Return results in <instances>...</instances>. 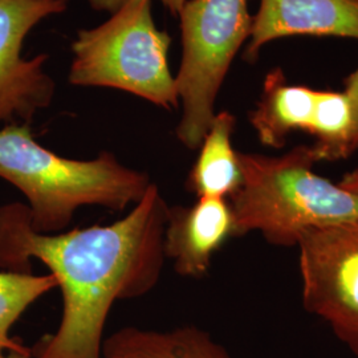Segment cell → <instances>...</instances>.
Returning a JSON list of instances; mask_svg holds the SVG:
<instances>
[{"label":"cell","mask_w":358,"mask_h":358,"mask_svg":"<svg viewBox=\"0 0 358 358\" xmlns=\"http://www.w3.org/2000/svg\"><path fill=\"white\" fill-rule=\"evenodd\" d=\"M167 211L154 182L128 215L108 226L40 234L27 205L0 206L1 271L32 273L31 259H38L63 294L56 332L31 349V358H103L105 324L115 301L140 299L161 279Z\"/></svg>","instance_id":"cell-1"},{"label":"cell","mask_w":358,"mask_h":358,"mask_svg":"<svg viewBox=\"0 0 358 358\" xmlns=\"http://www.w3.org/2000/svg\"><path fill=\"white\" fill-rule=\"evenodd\" d=\"M0 178L26 196L31 226L40 234L63 232L81 207L125 211L153 183L149 174L125 166L110 152L93 159L53 153L34 138L28 124L0 129Z\"/></svg>","instance_id":"cell-2"},{"label":"cell","mask_w":358,"mask_h":358,"mask_svg":"<svg viewBox=\"0 0 358 358\" xmlns=\"http://www.w3.org/2000/svg\"><path fill=\"white\" fill-rule=\"evenodd\" d=\"M242 185L229 199L235 236L262 234L269 243L297 245L313 231L358 219V195L315 173L312 145L282 155L239 153Z\"/></svg>","instance_id":"cell-3"},{"label":"cell","mask_w":358,"mask_h":358,"mask_svg":"<svg viewBox=\"0 0 358 358\" xmlns=\"http://www.w3.org/2000/svg\"><path fill=\"white\" fill-rule=\"evenodd\" d=\"M170 43L154 23L152 0H127L101 26L77 32L68 80L77 87L124 90L166 110L178 108Z\"/></svg>","instance_id":"cell-4"},{"label":"cell","mask_w":358,"mask_h":358,"mask_svg":"<svg viewBox=\"0 0 358 358\" xmlns=\"http://www.w3.org/2000/svg\"><path fill=\"white\" fill-rule=\"evenodd\" d=\"M182 62L176 77L182 115L177 138L201 146L215 117V101L236 53L248 41V0H186L179 13Z\"/></svg>","instance_id":"cell-5"},{"label":"cell","mask_w":358,"mask_h":358,"mask_svg":"<svg viewBox=\"0 0 358 358\" xmlns=\"http://www.w3.org/2000/svg\"><path fill=\"white\" fill-rule=\"evenodd\" d=\"M297 247L304 308L358 357V219L313 231Z\"/></svg>","instance_id":"cell-6"},{"label":"cell","mask_w":358,"mask_h":358,"mask_svg":"<svg viewBox=\"0 0 358 358\" xmlns=\"http://www.w3.org/2000/svg\"><path fill=\"white\" fill-rule=\"evenodd\" d=\"M68 0H0V124H31L51 105L55 81L44 71L47 53L27 60V35L41 20L66 11Z\"/></svg>","instance_id":"cell-7"},{"label":"cell","mask_w":358,"mask_h":358,"mask_svg":"<svg viewBox=\"0 0 358 358\" xmlns=\"http://www.w3.org/2000/svg\"><path fill=\"white\" fill-rule=\"evenodd\" d=\"M300 35L358 40V0H260L244 59L254 64L271 41Z\"/></svg>","instance_id":"cell-8"},{"label":"cell","mask_w":358,"mask_h":358,"mask_svg":"<svg viewBox=\"0 0 358 358\" xmlns=\"http://www.w3.org/2000/svg\"><path fill=\"white\" fill-rule=\"evenodd\" d=\"M232 236L235 219L229 199L201 196L190 206H169L164 254L180 276L202 278Z\"/></svg>","instance_id":"cell-9"},{"label":"cell","mask_w":358,"mask_h":358,"mask_svg":"<svg viewBox=\"0 0 358 358\" xmlns=\"http://www.w3.org/2000/svg\"><path fill=\"white\" fill-rule=\"evenodd\" d=\"M319 90L292 85L280 68L264 78L263 90L250 122L263 145L282 149L289 134L301 130L310 133L315 120Z\"/></svg>","instance_id":"cell-10"},{"label":"cell","mask_w":358,"mask_h":358,"mask_svg":"<svg viewBox=\"0 0 358 358\" xmlns=\"http://www.w3.org/2000/svg\"><path fill=\"white\" fill-rule=\"evenodd\" d=\"M103 358H232L203 329L185 325L173 329L125 327L103 340Z\"/></svg>","instance_id":"cell-11"},{"label":"cell","mask_w":358,"mask_h":358,"mask_svg":"<svg viewBox=\"0 0 358 358\" xmlns=\"http://www.w3.org/2000/svg\"><path fill=\"white\" fill-rule=\"evenodd\" d=\"M235 115L220 112L214 117L201 143L199 154L187 177L186 187L196 195L230 199L242 185L239 152L234 149Z\"/></svg>","instance_id":"cell-12"},{"label":"cell","mask_w":358,"mask_h":358,"mask_svg":"<svg viewBox=\"0 0 358 358\" xmlns=\"http://www.w3.org/2000/svg\"><path fill=\"white\" fill-rule=\"evenodd\" d=\"M313 152L320 161H340L355 153L353 115L344 92L319 90L313 125Z\"/></svg>","instance_id":"cell-13"},{"label":"cell","mask_w":358,"mask_h":358,"mask_svg":"<svg viewBox=\"0 0 358 358\" xmlns=\"http://www.w3.org/2000/svg\"><path fill=\"white\" fill-rule=\"evenodd\" d=\"M57 288L51 273L35 276L0 271V355L27 348L10 336L13 325L40 297Z\"/></svg>","instance_id":"cell-14"},{"label":"cell","mask_w":358,"mask_h":358,"mask_svg":"<svg viewBox=\"0 0 358 358\" xmlns=\"http://www.w3.org/2000/svg\"><path fill=\"white\" fill-rule=\"evenodd\" d=\"M94 11L101 13H115L127 0H88ZM161 3L166 7L173 15H179L182 11L186 0H161Z\"/></svg>","instance_id":"cell-15"},{"label":"cell","mask_w":358,"mask_h":358,"mask_svg":"<svg viewBox=\"0 0 358 358\" xmlns=\"http://www.w3.org/2000/svg\"><path fill=\"white\" fill-rule=\"evenodd\" d=\"M349 100L352 115H353V128H355V137H353V149L355 153L358 152V68L345 80V90H343Z\"/></svg>","instance_id":"cell-16"},{"label":"cell","mask_w":358,"mask_h":358,"mask_svg":"<svg viewBox=\"0 0 358 358\" xmlns=\"http://www.w3.org/2000/svg\"><path fill=\"white\" fill-rule=\"evenodd\" d=\"M348 192L357 194L358 195V169L348 173L344 178L338 182Z\"/></svg>","instance_id":"cell-17"},{"label":"cell","mask_w":358,"mask_h":358,"mask_svg":"<svg viewBox=\"0 0 358 358\" xmlns=\"http://www.w3.org/2000/svg\"><path fill=\"white\" fill-rule=\"evenodd\" d=\"M0 358H31V349L24 348L22 350H10L0 355Z\"/></svg>","instance_id":"cell-18"}]
</instances>
